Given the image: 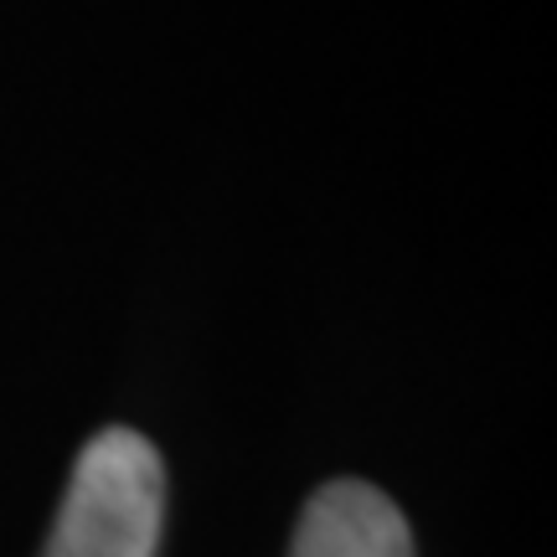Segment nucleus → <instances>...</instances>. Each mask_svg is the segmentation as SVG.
<instances>
[{
  "instance_id": "nucleus-2",
  "label": "nucleus",
  "mask_w": 557,
  "mask_h": 557,
  "mask_svg": "<svg viewBox=\"0 0 557 557\" xmlns=\"http://www.w3.org/2000/svg\"><path fill=\"white\" fill-rule=\"evenodd\" d=\"M289 557H418L413 532L393 500L367 480L320 485L295 527Z\"/></svg>"
},
{
  "instance_id": "nucleus-1",
  "label": "nucleus",
  "mask_w": 557,
  "mask_h": 557,
  "mask_svg": "<svg viewBox=\"0 0 557 557\" xmlns=\"http://www.w3.org/2000/svg\"><path fill=\"white\" fill-rule=\"evenodd\" d=\"M165 527V465L135 429L83 444L41 557H156Z\"/></svg>"
}]
</instances>
